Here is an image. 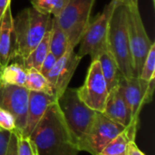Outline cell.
I'll return each instance as SVG.
<instances>
[{"instance_id":"cell-13","label":"cell","mask_w":155,"mask_h":155,"mask_svg":"<svg viewBox=\"0 0 155 155\" xmlns=\"http://www.w3.org/2000/svg\"><path fill=\"white\" fill-rule=\"evenodd\" d=\"M16 57L14 17L9 5L0 19V65L3 68Z\"/></svg>"},{"instance_id":"cell-11","label":"cell","mask_w":155,"mask_h":155,"mask_svg":"<svg viewBox=\"0 0 155 155\" xmlns=\"http://www.w3.org/2000/svg\"><path fill=\"white\" fill-rule=\"evenodd\" d=\"M29 90L0 81V108L9 112L15 120L16 128L24 132L26 123Z\"/></svg>"},{"instance_id":"cell-30","label":"cell","mask_w":155,"mask_h":155,"mask_svg":"<svg viewBox=\"0 0 155 155\" xmlns=\"http://www.w3.org/2000/svg\"><path fill=\"white\" fill-rule=\"evenodd\" d=\"M116 5H123L126 7L138 6V0H114Z\"/></svg>"},{"instance_id":"cell-1","label":"cell","mask_w":155,"mask_h":155,"mask_svg":"<svg viewBox=\"0 0 155 155\" xmlns=\"http://www.w3.org/2000/svg\"><path fill=\"white\" fill-rule=\"evenodd\" d=\"M38 155H78L80 151L64 121L57 102L52 104L30 134Z\"/></svg>"},{"instance_id":"cell-12","label":"cell","mask_w":155,"mask_h":155,"mask_svg":"<svg viewBox=\"0 0 155 155\" xmlns=\"http://www.w3.org/2000/svg\"><path fill=\"white\" fill-rule=\"evenodd\" d=\"M81 60L82 58L74 52V48L70 47L64 55L57 58L54 65L45 76L56 99L60 97L68 87Z\"/></svg>"},{"instance_id":"cell-21","label":"cell","mask_w":155,"mask_h":155,"mask_svg":"<svg viewBox=\"0 0 155 155\" xmlns=\"http://www.w3.org/2000/svg\"><path fill=\"white\" fill-rule=\"evenodd\" d=\"M130 141H135L131 138L128 131L125 130L114 137L101 152L103 155H125L127 146Z\"/></svg>"},{"instance_id":"cell-19","label":"cell","mask_w":155,"mask_h":155,"mask_svg":"<svg viewBox=\"0 0 155 155\" xmlns=\"http://www.w3.org/2000/svg\"><path fill=\"white\" fill-rule=\"evenodd\" d=\"M27 76V70L24 67L23 64L18 63L8 64L2 68L0 81L18 86H25Z\"/></svg>"},{"instance_id":"cell-6","label":"cell","mask_w":155,"mask_h":155,"mask_svg":"<svg viewBox=\"0 0 155 155\" xmlns=\"http://www.w3.org/2000/svg\"><path fill=\"white\" fill-rule=\"evenodd\" d=\"M116 3L111 0L104 10L93 20L90 21L80 40V47L77 55L83 58L90 55L92 61H96L99 55L107 49V35L109 22L115 8Z\"/></svg>"},{"instance_id":"cell-17","label":"cell","mask_w":155,"mask_h":155,"mask_svg":"<svg viewBox=\"0 0 155 155\" xmlns=\"http://www.w3.org/2000/svg\"><path fill=\"white\" fill-rule=\"evenodd\" d=\"M70 47L72 46L69 43L66 34L53 17L49 36V52L56 58H60Z\"/></svg>"},{"instance_id":"cell-3","label":"cell","mask_w":155,"mask_h":155,"mask_svg":"<svg viewBox=\"0 0 155 155\" xmlns=\"http://www.w3.org/2000/svg\"><path fill=\"white\" fill-rule=\"evenodd\" d=\"M107 49L115 59L119 70L124 78L136 76L130 48L125 5H115L109 22Z\"/></svg>"},{"instance_id":"cell-8","label":"cell","mask_w":155,"mask_h":155,"mask_svg":"<svg viewBox=\"0 0 155 155\" xmlns=\"http://www.w3.org/2000/svg\"><path fill=\"white\" fill-rule=\"evenodd\" d=\"M127 30L135 75L139 77L143 62L153 42L149 38L138 6L126 7Z\"/></svg>"},{"instance_id":"cell-29","label":"cell","mask_w":155,"mask_h":155,"mask_svg":"<svg viewBox=\"0 0 155 155\" xmlns=\"http://www.w3.org/2000/svg\"><path fill=\"white\" fill-rule=\"evenodd\" d=\"M125 155H145L136 145L135 141H130L127 146Z\"/></svg>"},{"instance_id":"cell-31","label":"cell","mask_w":155,"mask_h":155,"mask_svg":"<svg viewBox=\"0 0 155 155\" xmlns=\"http://www.w3.org/2000/svg\"><path fill=\"white\" fill-rule=\"evenodd\" d=\"M9 5H11V0H0V19Z\"/></svg>"},{"instance_id":"cell-20","label":"cell","mask_w":155,"mask_h":155,"mask_svg":"<svg viewBox=\"0 0 155 155\" xmlns=\"http://www.w3.org/2000/svg\"><path fill=\"white\" fill-rule=\"evenodd\" d=\"M25 87L29 91L41 92L54 95L52 87L46 77L43 75L38 70L34 68L27 70V76Z\"/></svg>"},{"instance_id":"cell-23","label":"cell","mask_w":155,"mask_h":155,"mask_svg":"<svg viewBox=\"0 0 155 155\" xmlns=\"http://www.w3.org/2000/svg\"><path fill=\"white\" fill-rule=\"evenodd\" d=\"M17 140V155H38L35 143L30 136L25 135L21 131H14Z\"/></svg>"},{"instance_id":"cell-24","label":"cell","mask_w":155,"mask_h":155,"mask_svg":"<svg viewBox=\"0 0 155 155\" xmlns=\"http://www.w3.org/2000/svg\"><path fill=\"white\" fill-rule=\"evenodd\" d=\"M139 77L146 82L155 79V44L150 48V51L145 58Z\"/></svg>"},{"instance_id":"cell-26","label":"cell","mask_w":155,"mask_h":155,"mask_svg":"<svg viewBox=\"0 0 155 155\" xmlns=\"http://www.w3.org/2000/svg\"><path fill=\"white\" fill-rule=\"evenodd\" d=\"M56 60H57V58H56L53 54H51V53L49 52L48 54L46 55V57L45 58V60L43 61L39 72H40L43 75L46 76L47 74L50 72V70H51V69L53 68V66L54 65Z\"/></svg>"},{"instance_id":"cell-4","label":"cell","mask_w":155,"mask_h":155,"mask_svg":"<svg viewBox=\"0 0 155 155\" xmlns=\"http://www.w3.org/2000/svg\"><path fill=\"white\" fill-rule=\"evenodd\" d=\"M56 102L67 129L79 149L97 112L88 107L79 98L77 89L74 88L67 87Z\"/></svg>"},{"instance_id":"cell-34","label":"cell","mask_w":155,"mask_h":155,"mask_svg":"<svg viewBox=\"0 0 155 155\" xmlns=\"http://www.w3.org/2000/svg\"><path fill=\"white\" fill-rule=\"evenodd\" d=\"M98 155H103V154H98Z\"/></svg>"},{"instance_id":"cell-18","label":"cell","mask_w":155,"mask_h":155,"mask_svg":"<svg viewBox=\"0 0 155 155\" xmlns=\"http://www.w3.org/2000/svg\"><path fill=\"white\" fill-rule=\"evenodd\" d=\"M50 28L46 31L44 38L41 40V42L38 44V45L27 55L25 59L23 60V65L24 67L28 70L31 68L40 70V67L42 65L43 61L46 57V55L49 53V36H50Z\"/></svg>"},{"instance_id":"cell-7","label":"cell","mask_w":155,"mask_h":155,"mask_svg":"<svg viewBox=\"0 0 155 155\" xmlns=\"http://www.w3.org/2000/svg\"><path fill=\"white\" fill-rule=\"evenodd\" d=\"M95 0H67L62 12L54 17L66 34L69 43L75 48L90 23Z\"/></svg>"},{"instance_id":"cell-10","label":"cell","mask_w":155,"mask_h":155,"mask_svg":"<svg viewBox=\"0 0 155 155\" xmlns=\"http://www.w3.org/2000/svg\"><path fill=\"white\" fill-rule=\"evenodd\" d=\"M77 94L88 107L95 112L103 113L109 90L97 60L92 61L84 84L77 88Z\"/></svg>"},{"instance_id":"cell-32","label":"cell","mask_w":155,"mask_h":155,"mask_svg":"<svg viewBox=\"0 0 155 155\" xmlns=\"http://www.w3.org/2000/svg\"><path fill=\"white\" fill-rule=\"evenodd\" d=\"M1 71H2V66L0 65V75H1Z\"/></svg>"},{"instance_id":"cell-5","label":"cell","mask_w":155,"mask_h":155,"mask_svg":"<svg viewBox=\"0 0 155 155\" xmlns=\"http://www.w3.org/2000/svg\"><path fill=\"white\" fill-rule=\"evenodd\" d=\"M119 85L130 112V126L126 128L132 139L135 140L139 126L140 114L143 107L150 104L154 92L155 79L146 82L138 76L124 78L122 76Z\"/></svg>"},{"instance_id":"cell-33","label":"cell","mask_w":155,"mask_h":155,"mask_svg":"<svg viewBox=\"0 0 155 155\" xmlns=\"http://www.w3.org/2000/svg\"><path fill=\"white\" fill-rule=\"evenodd\" d=\"M154 1L155 0H153V5H154Z\"/></svg>"},{"instance_id":"cell-25","label":"cell","mask_w":155,"mask_h":155,"mask_svg":"<svg viewBox=\"0 0 155 155\" xmlns=\"http://www.w3.org/2000/svg\"><path fill=\"white\" fill-rule=\"evenodd\" d=\"M0 129L10 131L12 133L17 129L14 116L2 108H0Z\"/></svg>"},{"instance_id":"cell-14","label":"cell","mask_w":155,"mask_h":155,"mask_svg":"<svg viewBox=\"0 0 155 155\" xmlns=\"http://www.w3.org/2000/svg\"><path fill=\"white\" fill-rule=\"evenodd\" d=\"M56 101L57 99L54 95L41 92L29 91L26 123L23 132L25 135L30 136L36 124L44 116L47 108Z\"/></svg>"},{"instance_id":"cell-28","label":"cell","mask_w":155,"mask_h":155,"mask_svg":"<svg viewBox=\"0 0 155 155\" xmlns=\"http://www.w3.org/2000/svg\"><path fill=\"white\" fill-rule=\"evenodd\" d=\"M5 155H17V140L14 132L11 134Z\"/></svg>"},{"instance_id":"cell-27","label":"cell","mask_w":155,"mask_h":155,"mask_svg":"<svg viewBox=\"0 0 155 155\" xmlns=\"http://www.w3.org/2000/svg\"><path fill=\"white\" fill-rule=\"evenodd\" d=\"M12 132L0 129V155L6 154L7 146L11 137Z\"/></svg>"},{"instance_id":"cell-9","label":"cell","mask_w":155,"mask_h":155,"mask_svg":"<svg viewBox=\"0 0 155 155\" xmlns=\"http://www.w3.org/2000/svg\"><path fill=\"white\" fill-rule=\"evenodd\" d=\"M124 130L125 127L97 112L86 136L79 145V151L92 155L100 154L104 148Z\"/></svg>"},{"instance_id":"cell-16","label":"cell","mask_w":155,"mask_h":155,"mask_svg":"<svg viewBox=\"0 0 155 155\" xmlns=\"http://www.w3.org/2000/svg\"><path fill=\"white\" fill-rule=\"evenodd\" d=\"M97 61L100 64L101 71L107 83L108 90L111 91L113 88L116 87L119 84L120 80L123 76L119 70L117 63L108 49L104 51L99 55Z\"/></svg>"},{"instance_id":"cell-2","label":"cell","mask_w":155,"mask_h":155,"mask_svg":"<svg viewBox=\"0 0 155 155\" xmlns=\"http://www.w3.org/2000/svg\"><path fill=\"white\" fill-rule=\"evenodd\" d=\"M52 25V17L33 7L23 9L14 18L16 55L22 61L38 45Z\"/></svg>"},{"instance_id":"cell-22","label":"cell","mask_w":155,"mask_h":155,"mask_svg":"<svg viewBox=\"0 0 155 155\" xmlns=\"http://www.w3.org/2000/svg\"><path fill=\"white\" fill-rule=\"evenodd\" d=\"M67 0H31L32 7L41 14L56 17L64 9Z\"/></svg>"},{"instance_id":"cell-15","label":"cell","mask_w":155,"mask_h":155,"mask_svg":"<svg viewBox=\"0 0 155 155\" xmlns=\"http://www.w3.org/2000/svg\"><path fill=\"white\" fill-rule=\"evenodd\" d=\"M102 114L125 128L130 126V112L119 84L109 91L104 109Z\"/></svg>"}]
</instances>
